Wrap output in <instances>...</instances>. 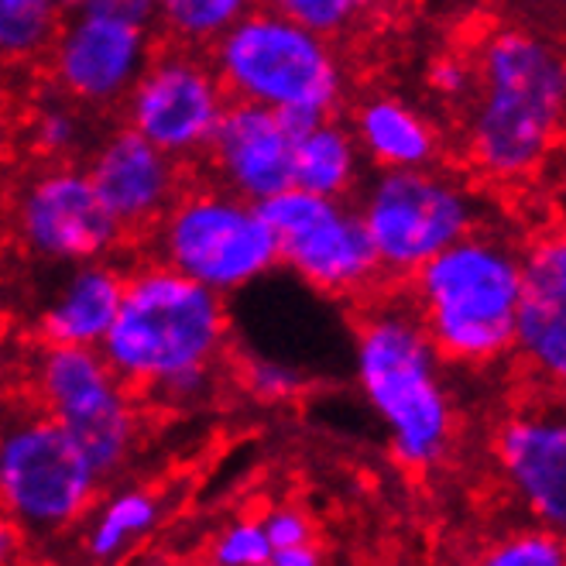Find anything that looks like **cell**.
<instances>
[{
	"instance_id": "cell-1",
	"label": "cell",
	"mask_w": 566,
	"mask_h": 566,
	"mask_svg": "<svg viewBox=\"0 0 566 566\" xmlns=\"http://www.w3.org/2000/svg\"><path fill=\"white\" fill-rule=\"evenodd\" d=\"M227 347V298L148 258L127 272L117 319L99 354L135 395L189 409L210 398Z\"/></svg>"
},
{
	"instance_id": "cell-2",
	"label": "cell",
	"mask_w": 566,
	"mask_h": 566,
	"mask_svg": "<svg viewBox=\"0 0 566 566\" xmlns=\"http://www.w3.org/2000/svg\"><path fill=\"white\" fill-rule=\"evenodd\" d=\"M463 151L491 186H522L546 169L566 114V65L559 49L528 28H497L474 59Z\"/></svg>"
},
{
	"instance_id": "cell-3",
	"label": "cell",
	"mask_w": 566,
	"mask_h": 566,
	"mask_svg": "<svg viewBox=\"0 0 566 566\" xmlns=\"http://www.w3.org/2000/svg\"><path fill=\"white\" fill-rule=\"evenodd\" d=\"M443 357L409 303L364 310L354 337V378L364 402L388 429L398 468L432 471L457 440V409L443 378Z\"/></svg>"
},
{
	"instance_id": "cell-4",
	"label": "cell",
	"mask_w": 566,
	"mask_h": 566,
	"mask_svg": "<svg viewBox=\"0 0 566 566\" xmlns=\"http://www.w3.org/2000/svg\"><path fill=\"white\" fill-rule=\"evenodd\" d=\"M409 306L447 364L488 368L512 354L522 289V248L478 227L406 279Z\"/></svg>"
},
{
	"instance_id": "cell-5",
	"label": "cell",
	"mask_w": 566,
	"mask_h": 566,
	"mask_svg": "<svg viewBox=\"0 0 566 566\" xmlns=\"http://www.w3.org/2000/svg\"><path fill=\"white\" fill-rule=\"evenodd\" d=\"M230 99L289 117H329L347 99L350 76L337 42L258 4L210 49Z\"/></svg>"
},
{
	"instance_id": "cell-6",
	"label": "cell",
	"mask_w": 566,
	"mask_h": 566,
	"mask_svg": "<svg viewBox=\"0 0 566 566\" xmlns=\"http://www.w3.org/2000/svg\"><path fill=\"white\" fill-rule=\"evenodd\" d=\"M151 258L217 295H238L272 279L279 248L261 203L213 186H182L148 230Z\"/></svg>"
},
{
	"instance_id": "cell-7",
	"label": "cell",
	"mask_w": 566,
	"mask_h": 566,
	"mask_svg": "<svg viewBox=\"0 0 566 566\" xmlns=\"http://www.w3.org/2000/svg\"><path fill=\"white\" fill-rule=\"evenodd\" d=\"M354 207L368 230L381 279H412L429 258L484 223V203L471 179L440 161L375 172L360 182Z\"/></svg>"
},
{
	"instance_id": "cell-8",
	"label": "cell",
	"mask_w": 566,
	"mask_h": 566,
	"mask_svg": "<svg viewBox=\"0 0 566 566\" xmlns=\"http://www.w3.org/2000/svg\"><path fill=\"white\" fill-rule=\"evenodd\" d=\"M104 478L49 412L0 426V512L21 532H62L80 522Z\"/></svg>"
},
{
	"instance_id": "cell-9",
	"label": "cell",
	"mask_w": 566,
	"mask_h": 566,
	"mask_svg": "<svg viewBox=\"0 0 566 566\" xmlns=\"http://www.w3.org/2000/svg\"><path fill=\"white\" fill-rule=\"evenodd\" d=\"M269 220L279 269H289L313 292L354 298L381 285V269L354 199L316 196L298 186L261 203Z\"/></svg>"
},
{
	"instance_id": "cell-10",
	"label": "cell",
	"mask_w": 566,
	"mask_h": 566,
	"mask_svg": "<svg viewBox=\"0 0 566 566\" xmlns=\"http://www.w3.org/2000/svg\"><path fill=\"white\" fill-rule=\"evenodd\" d=\"M35 388L49 412L90 457L99 478H114L138 443V402L99 347L45 344Z\"/></svg>"
},
{
	"instance_id": "cell-11",
	"label": "cell",
	"mask_w": 566,
	"mask_h": 566,
	"mask_svg": "<svg viewBox=\"0 0 566 566\" xmlns=\"http://www.w3.org/2000/svg\"><path fill=\"white\" fill-rule=\"evenodd\" d=\"M230 96L210 55L165 45L148 59L145 73L124 96V124L179 165L203 158Z\"/></svg>"
},
{
	"instance_id": "cell-12",
	"label": "cell",
	"mask_w": 566,
	"mask_h": 566,
	"mask_svg": "<svg viewBox=\"0 0 566 566\" xmlns=\"http://www.w3.org/2000/svg\"><path fill=\"white\" fill-rule=\"evenodd\" d=\"M18 241L49 264H73L111 258L127 238L104 207L83 165L49 161L14 199Z\"/></svg>"
},
{
	"instance_id": "cell-13",
	"label": "cell",
	"mask_w": 566,
	"mask_h": 566,
	"mask_svg": "<svg viewBox=\"0 0 566 566\" xmlns=\"http://www.w3.org/2000/svg\"><path fill=\"white\" fill-rule=\"evenodd\" d=\"M155 55V28L117 18L65 14L45 52L55 93L83 111L120 107Z\"/></svg>"
},
{
	"instance_id": "cell-14",
	"label": "cell",
	"mask_w": 566,
	"mask_h": 566,
	"mask_svg": "<svg viewBox=\"0 0 566 566\" xmlns=\"http://www.w3.org/2000/svg\"><path fill=\"white\" fill-rule=\"evenodd\" d=\"M310 117H289L272 107L230 99L217 135L207 148L213 182L251 203L279 196L292 186V142L295 127Z\"/></svg>"
},
{
	"instance_id": "cell-15",
	"label": "cell",
	"mask_w": 566,
	"mask_h": 566,
	"mask_svg": "<svg viewBox=\"0 0 566 566\" xmlns=\"http://www.w3.org/2000/svg\"><path fill=\"white\" fill-rule=\"evenodd\" d=\"M83 169L124 234L151 230L186 186L182 165L127 124L93 145Z\"/></svg>"
},
{
	"instance_id": "cell-16",
	"label": "cell",
	"mask_w": 566,
	"mask_h": 566,
	"mask_svg": "<svg viewBox=\"0 0 566 566\" xmlns=\"http://www.w3.org/2000/svg\"><path fill=\"white\" fill-rule=\"evenodd\" d=\"M494 457L532 522L566 528V426L559 409H518L494 437Z\"/></svg>"
},
{
	"instance_id": "cell-17",
	"label": "cell",
	"mask_w": 566,
	"mask_h": 566,
	"mask_svg": "<svg viewBox=\"0 0 566 566\" xmlns=\"http://www.w3.org/2000/svg\"><path fill=\"white\" fill-rule=\"evenodd\" d=\"M512 354L525 368L563 385L566 378V241L543 234L522 248V289L515 306Z\"/></svg>"
},
{
	"instance_id": "cell-18",
	"label": "cell",
	"mask_w": 566,
	"mask_h": 566,
	"mask_svg": "<svg viewBox=\"0 0 566 566\" xmlns=\"http://www.w3.org/2000/svg\"><path fill=\"white\" fill-rule=\"evenodd\" d=\"M127 272L111 258L73 264L39 316L42 340L52 347H99L117 319Z\"/></svg>"
},
{
	"instance_id": "cell-19",
	"label": "cell",
	"mask_w": 566,
	"mask_h": 566,
	"mask_svg": "<svg viewBox=\"0 0 566 566\" xmlns=\"http://www.w3.org/2000/svg\"><path fill=\"white\" fill-rule=\"evenodd\" d=\"M350 135L360 148V158L385 169H419L440 158L443 135L412 99L398 93H368L354 107Z\"/></svg>"
},
{
	"instance_id": "cell-20",
	"label": "cell",
	"mask_w": 566,
	"mask_h": 566,
	"mask_svg": "<svg viewBox=\"0 0 566 566\" xmlns=\"http://www.w3.org/2000/svg\"><path fill=\"white\" fill-rule=\"evenodd\" d=\"M360 182H364V158L350 135V124H344L337 114H329V117H310L295 127L292 186L316 196L350 199Z\"/></svg>"
},
{
	"instance_id": "cell-21",
	"label": "cell",
	"mask_w": 566,
	"mask_h": 566,
	"mask_svg": "<svg viewBox=\"0 0 566 566\" xmlns=\"http://www.w3.org/2000/svg\"><path fill=\"white\" fill-rule=\"evenodd\" d=\"M261 0H155V31L169 45L210 52L220 35H227Z\"/></svg>"
},
{
	"instance_id": "cell-22",
	"label": "cell",
	"mask_w": 566,
	"mask_h": 566,
	"mask_svg": "<svg viewBox=\"0 0 566 566\" xmlns=\"http://www.w3.org/2000/svg\"><path fill=\"white\" fill-rule=\"evenodd\" d=\"M70 0H0V62L28 65L45 59Z\"/></svg>"
},
{
	"instance_id": "cell-23",
	"label": "cell",
	"mask_w": 566,
	"mask_h": 566,
	"mask_svg": "<svg viewBox=\"0 0 566 566\" xmlns=\"http://www.w3.org/2000/svg\"><path fill=\"white\" fill-rule=\"evenodd\" d=\"M161 518V502L151 491H120L104 505L96 515L90 536H86V553L99 563H111L120 553H127L135 543H142L148 532Z\"/></svg>"
},
{
	"instance_id": "cell-24",
	"label": "cell",
	"mask_w": 566,
	"mask_h": 566,
	"mask_svg": "<svg viewBox=\"0 0 566 566\" xmlns=\"http://www.w3.org/2000/svg\"><path fill=\"white\" fill-rule=\"evenodd\" d=\"M31 148L49 161H76V155L90 145V120L86 111L62 93L42 99L31 114L28 127Z\"/></svg>"
},
{
	"instance_id": "cell-25",
	"label": "cell",
	"mask_w": 566,
	"mask_h": 566,
	"mask_svg": "<svg viewBox=\"0 0 566 566\" xmlns=\"http://www.w3.org/2000/svg\"><path fill=\"white\" fill-rule=\"evenodd\" d=\"M261 4L337 42L368 21L381 0H261Z\"/></svg>"
},
{
	"instance_id": "cell-26",
	"label": "cell",
	"mask_w": 566,
	"mask_h": 566,
	"mask_svg": "<svg viewBox=\"0 0 566 566\" xmlns=\"http://www.w3.org/2000/svg\"><path fill=\"white\" fill-rule=\"evenodd\" d=\"M478 566H566L563 532L543 525L512 528L481 553Z\"/></svg>"
},
{
	"instance_id": "cell-27",
	"label": "cell",
	"mask_w": 566,
	"mask_h": 566,
	"mask_svg": "<svg viewBox=\"0 0 566 566\" xmlns=\"http://www.w3.org/2000/svg\"><path fill=\"white\" fill-rule=\"evenodd\" d=\"M217 566H261L272 559V543L264 536L261 518H238L217 532L210 546Z\"/></svg>"
},
{
	"instance_id": "cell-28",
	"label": "cell",
	"mask_w": 566,
	"mask_h": 566,
	"mask_svg": "<svg viewBox=\"0 0 566 566\" xmlns=\"http://www.w3.org/2000/svg\"><path fill=\"white\" fill-rule=\"evenodd\" d=\"M244 385L258 402H289L306 388V378L298 368L275 357H251L244 364Z\"/></svg>"
},
{
	"instance_id": "cell-29",
	"label": "cell",
	"mask_w": 566,
	"mask_h": 566,
	"mask_svg": "<svg viewBox=\"0 0 566 566\" xmlns=\"http://www.w3.org/2000/svg\"><path fill=\"white\" fill-rule=\"evenodd\" d=\"M426 86L432 96H440L443 104H463V99L474 96V86H478L474 62L460 52H440L426 70Z\"/></svg>"
},
{
	"instance_id": "cell-30",
	"label": "cell",
	"mask_w": 566,
	"mask_h": 566,
	"mask_svg": "<svg viewBox=\"0 0 566 566\" xmlns=\"http://www.w3.org/2000/svg\"><path fill=\"white\" fill-rule=\"evenodd\" d=\"M264 525V536H269L272 549H285V546H303V543H313L316 532H313V522L306 512L298 509H272L269 515L261 518Z\"/></svg>"
},
{
	"instance_id": "cell-31",
	"label": "cell",
	"mask_w": 566,
	"mask_h": 566,
	"mask_svg": "<svg viewBox=\"0 0 566 566\" xmlns=\"http://www.w3.org/2000/svg\"><path fill=\"white\" fill-rule=\"evenodd\" d=\"M70 14L117 18V21L155 28V0H70Z\"/></svg>"
},
{
	"instance_id": "cell-32",
	"label": "cell",
	"mask_w": 566,
	"mask_h": 566,
	"mask_svg": "<svg viewBox=\"0 0 566 566\" xmlns=\"http://www.w3.org/2000/svg\"><path fill=\"white\" fill-rule=\"evenodd\" d=\"M272 566H323V549L313 543L303 546H285V549H272Z\"/></svg>"
},
{
	"instance_id": "cell-33",
	"label": "cell",
	"mask_w": 566,
	"mask_h": 566,
	"mask_svg": "<svg viewBox=\"0 0 566 566\" xmlns=\"http://www.w3.org/2000/svg\"><path fill=\"white\" fill-rule=\"evenodd\" d=\"M21 539H24V532L8 515H0V566H14L18 563Z\"/></svg>"
},
{
	"instance_id": "cell-34",
	"label": "cell",
	"mask_w": 566,
	"mask_h": 566,
	"mask_svg": "<svg viewBox=\"0 0 566 566\" xmlns=\"http://www.w3.org/2000/svg\"><path fill=\"white\" fill-rule=\"evenodd\" d=\"M196 566H217V563H213V559H207V563H196Z\"/></svg>"
},
{
	"instance_id": "cell-35",
	"label": "cell",
	"mask_w": 566,
	"mask_h": 566,
	"mask_svg": "<svg viewBox=\"0 0 566 566\" xmlns=\"http://www.w3.org/2000/svg\"><path fill=\"white\" fill-rule=\"evenodd\" d=\"M151 566H172V563H165V559H161V563H151Z\"/></svg>"
},
{
	"instance_id": "cell-36",
	"label": "cell",
	"mask_w": 566,
	"mask_h": 566,
	"mask_svg": "<svg viewBox=\"0 0 566 566\" xmlns=\"http://www.w3.org/2000/svg\"><path fill=\"white\" fill-rule=\"evenodd\" d=\"M261 566H272V563H261Z\"/></svg>"
}]
</instances>
